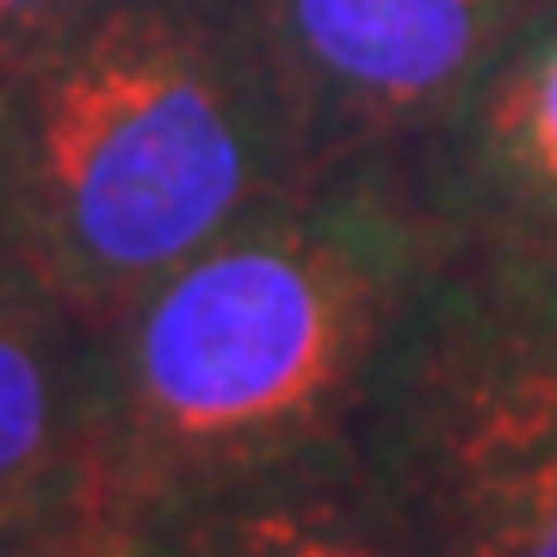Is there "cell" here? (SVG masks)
I'll use <instances>...</instances> for the list:
<instances>
[{
	"label": "cell",
	"instance_id": "ba28073f",
	"mask_svg": "<svg viewBox=\"0 0 557 557\" xmlns=\"http://www.w3.org/2000/svg\"><path fill=\"white\" fill-rule=\"evenodd\" d=\"M119 0H0V81H13Z\"/></svg>",
	"mask_w": 557,
	"mask_h": 557
},
{
	"label": "cell",
	"instance_id": "9c48e42d",
	"mask_svg": "<svg viewBox=\"0 0 557 557\" xmlns=\"http://www.w3.org/2000/svg\"><path fill=\"white\" fill-rule=\"evenodd\" d=\"M0 557H106L100 508H50V515L0 520Z\"/></svg>",
	"mask_w": 557,
	"mask_h": 557
},
{
	"label": "cell",
	"instance_id": "277c9868",
	"mask_svg": "<svg viewBox=\"0 0 557 557\" xmlns=\"http://www.w3.org/2000/svg\"><path fill=\"white\" fill-rule=\"evenodd\" d=\"M557 0H248L304 156H379Z\"/></svg>",
	"mask_w": 557,
	"mask_h": 557
},
{
	"label": "cell",
	"instance_id": "5b68a950",
	"mask_svg": "<svg viewBox=\"0 0 557 557\" xmlns=\"http://www.w3.org/2000/svg\"><path fill=\"white\" fill-rule=\"evenodd\" d=\"M384 156L453 248L557 260V7Z\"/></svg>",
	"mask_w": 557,
	"mask_h": 557
},
{
	"label": "cell",
	"instance_id": "6da1fadb",
	"mask_svg": "<svg viewBox=\"0 0 557 557\" xmlns=\"http://www.w3.org/2000/svg\"><path fill=\"white\" fill-rule=\"evenodd\" d=\"M453 242L397 161H322L94 322L100 515L347 440L384 341Z\"/></svg>",
	"mask_w": 557,
	"mask_h": 557
},
{
	"label": "cell",
	"instance_id": "3957f363",
	"mask_svg": "<svg viewBox=\"0 0 557 557\" xmlns=\"http://www.w3.org/2000/svg\"><path fill=\"white\" fill-rule=\"evenodd\" d=\"M354 458L416 557H557V260L446 248L372 366Z\"/></svg>",
	"mask_w": 557,
	"mask_h": 557
},
{
	"label": "cell",
	"instance_id": "7a4b0ae2",
	"mask_svg": "<svg viewBox=\"0 0 557 557\" xmlns=\"http://www.w3.org/2000/svg\"><path fill=\"white\" fill-rule=\"evenodd\" d=\"M310 168L248 0H119L0 81V242L87 322Z\"/></svg>",
	"mask_w": 557,
	"mask_h": 557
},
{
	"label": "cell",
	"instance_id": "52a82bcc",
	"mask_svg": "<svg viewBox=\"0 0 557 557\" xmlns=\"http://www.w3.org/2000/svg\"><path fill=\"white\" fill-rule=\"evenodd\" d=\"M100 508L94 322L0 242V520Z\"/></svg>",
	"mask_w": 557,
	"mask_h": 557
},
{
	"label": "cell",
	"instance_id": "8992f818",
	"mask_svg": "<svg viewBox=\"0 0 557 557\" xmlns=\"http://www.w3.org/2000/svg\"><path fill=\"white\" fill-rule=\"evenodd\" d=\"M106 557H416L354 434L106 508Z\"/></svg>",
	"mask_w": 557,
	"mask_h": 557
}]
</instances>
